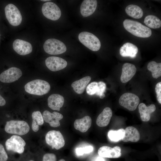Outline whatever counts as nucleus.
<instances>
[{"instance_id": "obj_1", "label": "nucleus", "mask_w": 161, "mask_h": 161, "mask_svg": "<svg viewBox=\"0 0 161 161\" xmlns=\"http://www.w3.org/2000/svg\"><path fill=\"white\" fill-rule=\"evenodd\" d=\"M125 29L132 35L140 38H148L152 34L151 30L140 23L129 19H126L123 22Z\"/></svg>"}, {"instance_id": "obj_2", "label": "nucleus", "mask_w": 161, "mask_h": 161, "mask_svg": "<svg viewBox=\"0 0 161 161\" xmlns=\"http://www.w3.org/2000/svg\"><path fill=\"white\" fill-rule=\"evenodd\" d=\"M25 91L30 94L42 95L48 93L50 91V86L47 81L40 79L31 81L24 86Z\"/></svg>"}, {"instance_id": "obj_3", "label": "nucleus", "mask_w": 161, "mask_h": 161, "mask_svg": "<svg viewBox=\"0 0 161 161\" xmlns=\"http://www.w3.org/2000/svg\"><path fill=\"white\" fill-rule=\"evenodd\" d=\"M5 130L9 134L22 135L29 132L30 127L25 121L11 120L7 122Z\"/></svg>"}, {"instance_id": "obj_4", "label": "nucleus", "mask_w": 161, "mask_h": 161, "mask_svg": "<svg viewBox=\"0 0 161 161\" xmlns=\"http://www.w3.org/2000/svg\"><path fill=\"white\" fill-rule=\"evenodd\" d=\"M78 38L80 41L90 50L97 51L100 49L101 43L99 39L91 33L87 32H81Z\"/></svg>"}, {"instance_id": "obj_5", "label": "nucleus", "mask_w": 161, "mask_h": 161, "mask_svg": "<svg viewBox=\"0 0 161 161\" xmlns=\"http://www.w3.org/2000/svg\"><path fill=\"white\" fill-rule=\"evenodd\" d=\"M43 48L47 53L52 55L62 54L66 50L65 44L60 40L55 38L47 40L44 43Z\"/></svg>"}, {"instance_id": "obj_6", "label": "nucleus", "mask_w": 161, "mask_h": 161, "mask_svg": "<svg viewBox=\"0 0 161 161\" xmlns=\"http://www.w3.org/2000/svg\"><path fill=\"white\" fill-rule=\"evenodd\" d=\"M6 18L10 24L14 26L19 25L22 20V17L18 8L14 4H10L4 9Z\"/></svg>"}, {"instance_id": "obj_7", "label": "nucleus", "mask_w": 161, "mask_h": 161, "mask_svg": "<svg viewBox=\"0 0 161 161\" xmlns=\"http://www.w3.org/2000/svg\"><path fill=\"white\" fill-rule=\"evenodd\" d=\"M46 143L52 148L58 150L63 147L65 143L63 136L59 131H49L45 136Z\"/></svg>"}, {"instance_id": "obj_8", "label": "nucleus", "mask_w": 161, "mask_h": 161, "mask_svg": "<svg viewBox=\"0 0 161 161\" xmlns=\"http://www.w3.org/2000/svg\"><path fill=\"white\" fill-rule=\"evenodd\" d=\"M119 104L122 106L130 111H133L137 108L140 102V99L136 95L126 93L120 97Z\"/></svg>"}, {"instance_id": "obj_9", "label": "nucleus", "mask_w": 161, "mask_h": 161, "mask_svg": "<svg viewBox=\"0 0 161 161\" xmlns=\"http://www.w3.org/2000/svg\"><path fill=\"white\" fill-rule=\"evenodd\" d=\"M41 10L44 16L52 20H58L61 15V11L59 7L52 2L44 3L42 6Z\"/></svg>"}, {"instance_id": "obj_10", "label": "nucleus", "mask_w": 161, "mask_h": 161, "mask_svg": "<svg viewBox=\"0 0 161 161\" xmlns=\"http://www.w3.org/2000/svg\"><path fill=\"white\" fill-rule=\"evenodd\" d=\"M26 145L24 140L20 136L13 135L8 139L5 142L6 149L19 154L23 153Z\"/></svg>"}, {"instance_id": "obj_11", "label": "nucleus", "mask_w": 161, "mask_h": 161, "mask_svg": "<svg viewBox=\"0 0 161 161\" xmlns=\"http://www.w3.org/2000/svg\"><path fill=\"white\" fill-rule=\"evenodd\" d=\"M22 74V72L19 68L11 67L0 74V81L3 83L13 82L19 79Z\"/></svg>"}, {"instance_id": "obj_12", "label": "nucleus", "mask_w": 161, "mask_h": 161, "mask_svg": "<svg viewBox=\"0 0 161 161\" xmlns=\"http://www.w3.org/2000/svg\"><path fill=\"white\" fill-rule=\"evenodd\" d=\"M47 67L51 71L55 72L65 68L67 62L64 59L55 56L49 57L45 60Z\"/></svg>"}, {"instance_id": "obj_13", "label": "nucleus", "mask_w": 161, "mask_h": 161, "mask_svg": "<svg viewBox=\"0 0 161 161\" xmlns=\"http://www.w3.org/2000/svg\"><path fill=\"white\" fill-rule=\"evenodd\" d=\"M13 48L16 53L22 55L30 53L32 50V46L30 43L20 39H16L14 41Z\"/></svg>"}, {"instance_id": "obj_14", "label": "nucleus", "mask_w": 161, "mask_h": 161, "mask_svg": "<svg viewBox=\"0 0 161 161\" xmlns=\"http://www.w3.org/2000/svg\"><path fill=\"white\" fill-rule=\"evenodd\" d=\"M98 153L99 156L102 157L118 158L121 155V149L118 146L112 148L109 146H103L99 149Z\"/></svg>"}, {"instance_id": "obj_15", "label": "nucleus", "mask_w": 161, "mask_h": 161, "mask_svg": "<svg viewBox=\"0 0 161 161\" xmlns=\"http://www.w3.org/2000/svg\"><path fill=\"white\" fill-rule=\"evenodd\" d=\"M42 116L45 121L53 127L59 126L60 125L59 121L63 117V115L61 113L55 112L51 113L47 110L43 112Z\"/></svg>"}, {"instance_id": "obj_16", "label": "nucleus", "mask_w": 161, "mask_h": 161, "mask_svg": "<svg viewBox=\"0 0 161 161\" xmlns=\"http://www.w3.org/2000/svg\"><path fill=\"white\" fill-rule=\"evenodd\" d=\"M136 70V67L134 64L129 63L124 64L120 77L121 82L125 83L129 81L135 74Z\"/></svg>"}, {"instance_id": "obj_17", "label": "nucleus", "mask_w": 161, "mask_h": 161, "mask_svg": "<svg viewBox=\"0 0 161 161\" xmlns=\"http://www.w3.org/2000/svg\"><path fill=\"white\" fill-rule=\"evenodd\" d=\"M97 5L96 0H84L80 7V13L84 17L92 15L95 11Z\"/></svg>"}, {"instance_id": "obj_18", "label": "nucleus", "mask_w": 161, "mask_h": 161, "mask_svg": "<svg viewBox=\"0 0 161 161\" xmlns=\"http://www.w3.org/2000/svg\"><path fill=\"white\" fill-rule=\"evenodd\" d=\"M64 98L63 97L58 94L51 95L48 98V105L51 109L59 111L63 105Z\"/></svg>"}, {"instance_id": "obj_19", "label": "nucleus", "mask_w": 161, "mask_h": 161, "mask_svg": "<svg viewBox=\"0 0 161 161\" xmlns=\"http://www.w3.org/2000/svg\"><path fill=\"white\" fill-rule=\"evenodd\" d=\"M138 51L137 47L129 42L124 44L120 49V53L123 57L135 58Z\"/></svg>"}, {"instance_id": "obj_20", "label": "nucleus", "mask_w": 161, "mask_h": 161, "mask_svg": "<svg viewBox=\"0 0 161 161\" xmlns=\"http://www.w3.org/2000/svg\"><path fill=\"white\" fill-rule=\"evenodd\" d=\"M112 114V110L110 108L106 107L105 108L97 118V125L101 127L106 126L110 121Z\"/></svg>"}, {"instance_id": "obj_21", "label": "nucleus", "mask_w": 161, "mask_h": 161, "mask_svg": "<svg viewBox=\"0 0 161 161\" xmlns=\"http://www.w3.org/2000/svg\"><path fill=\"white\" fill-rule=\"evenodd\" d=\"M138 109L142 120L147 122L150 119L151 114L155 111L156 106L153 104L147 106L144 103H141L139 105Z\"/></svg>"}, {"instance_id": "obj_22", "label": "nucleus", "mask_w": 161, "mask_h": 161, "mask_svg": "<svg viewBox=\"0 0 161 161\" xmlns=\"http://www.w3.org/2000/svg\"><path fill=\"white\" fill-rule=\"evenodd\" d=\"M92 120L90 117L86 116L83 117L76 119L74 122L75 128L82 132H86L90 127Z\"/></svg>"}, {"instance_id": "obj_23", "label": "nucleus", "mask_w": 161, "mask_h": 161, "mask_svg": "<svg viewBox=\"0 0 161 161\" xmlns=\"http://www.w3.org/2000/svg\"><path fill=\"white\" fill-rule=\"evenodd\" d=\"M140 137L139 132L137 129L133 126H129L125 130L124 136L122 140L124 142L130 141L135 142L139 140Z\"/></svg>"}, {"instance_id": "obj_24", "label": "nucleus", "mask_w": 161, "mask_h": 161, "mask_svg": "<svg viewBox=\"0 0 161 161\" xmlns=\"http://www.w3.org/2000/svg\"><path fill=\"white\" fill-rule=\"evenodd\" d=\"M91 79L89 76L84 77L72 83L71 86L76 93L79 94H81L84 92Z\"/></svg>"}, {"instance_id": "obj_25", "label": "nucleus", "mask_w": 161, "mask_h": 161, "mask_svg": "<svg viewBox=\"0 0 161 161\" xmlns=\"http://www.w3.org/2000/svg\"><path fill=\"white\" fill-rule=\"evenodd\" d=\"M126 13L129 16L136 19H139L143 15L142 10L139 6L130 4L127 6L125 8Z\"/></svg>"}, {"instance_id": "obj_26", "label": "nucleus", "mask_w": 161, "mask_h": 161, "mask_svg": "<svg viewBox=\"0 0 161 161\" xmlns=\"http://www.w3.org/2000/svg\"><path fill=\"white\" fill-rule=\"evenodd\" d=\"M32 128L34 132L37 131L39 128V125H42L44 123L43 116L39 111H34L32 114Z\"/></svg>"}, {"instance_id": "obj_27", "label": "nucleus", "mask_w": 161, "mask_h": 161, "mask_svg": "<svg viewBox=\"0 0 161 161\" xmlns=\"http://www.w3.org/2000/svg\"><path fill=\"white\" fill-rule=\"evenodd\" d=\"M144 22L146 26L151 28H159L161 26L160 20L154 15L147 16L144 19Z\"/></svg>"}, {"instance_id": "obj_28", "label": "nucleus", "mask_w": 161, "mask_h": 161, "mask_svg": "<svg viewBox=\"0 0 161 161\" xmlns=\"http://www.w3.org/2000/svg\"><path fill=\"white\" fill-rule=\"evenodd\" d=\"M147 69L151 72L154 78L157 79L161 76V63H157L153 61L149 62L147 65Z\"/></svg>"}, {"instance_id": "obj_29", "label": "nucleus", "mask_w": 161, "mask_h": 161, "mask_svg": "<svg viewBox=\"0 0 161 161\" xmlns=\"http://www.w3.org/2000/svg\"><path fill=\"white\" fill-rule=\"evenodd\" d=\"M124 134L125 130L120 129L117 130H110L108 132V136L110 140L116 142L122 140Z\"/></svg>"}, {"instance_id": "obj_30", "label": "nucleus", "mask_w": 161, "mask_h": 161, "mask_svg": "<svg viewBox=\"0 0 161 161\" xmlns=\"http://www.w3.org/2000/svg\"><path fill=\"white\" fill-rule=\"evenodd\" d=\"M93 150V147L91 145L77 148L75 150L76 154L78 156L82 155L84 154L89 153Z\"/></svg>"}, {"instance_id": "obj_31", "label": "nucleus", "mask_w": 161, "mask_h": 161, "mask_svg": "<svg viewBox=\"0 0 161 161\" xmlns=\"http://www.w3.org/2000/svg\"><path fill=\"white\" fill-rule=\"evenodd\" d=\"M98 82L94 81L89 84L86 87V92L89 95H95L98 89Z\"/></svg>"}, {"instance_id": "obj_32", "label": "nucleus", "mask_w": 161, "mask_h": 161, "mask_svg": "<svg viewBox=\"0 0 161 161\" xmlns=\"http://www.w3.org/2000/svg\"><path fill=\"white\" fill-rule=\"evenodd\" d=\"M98 89L95 95L99 96L101 99H103L105 96L104 94L106 88V83L103 81L98 82Z\"/></svg>"}, {"instance_id": "obj_33", "label": "nucleus", "mask_w": 161, "mask_h": 161, "mask_svg": "<svg viewBox=\"0 0 161 161\" xmlns=\"http://www.w3.org/2000/svg\"><path fill=\"white\" fill-rule=\"evenodd\" d=\"M157 95V98L158 102L161 104V82L157 83L155 88Z\"/></svg>"}, {"instance_id": "obj_34", "label": "nucleus", "mask_w": 161, "mask_h": 161, "mask_svg": "<svg viewBox=\"0 0 161 161\" xmlns=\"http://www.w3.org/2000/svg\"><path fill=\"white\" fill-rule=\"evenodd\" d=\"M8 156L3 145L0 143V161H6Z\"/></svg>"}, {"instance_id": "obj_35", "label": "nucleus", "mask_w": 161, "mask_h": 161, "mask_svg": "<svg viewBox=\"0 0 161 161\" xmlns=\"http://www.w3.org/2000/svg\"><path fill=\"white\" fill-rule=\"evenodd\" d=\"M56 157L53 153H47L45 154L43 158L42 161H56Z\"/></svg>"}, {"instance_id": "obj_36", "label": "nucleus", "mask_w": 161, "mask_h": 161, "mask_svg": "<svg viewBox=\"0 0 161 161\" xmlns=\"http://www.w3.org/2000/svg\"><path fill=\"white\" fill-rule=\"evenodd\" d=\"M6 104L5 99L0 95V106H3Z\"/></svg>"}, {"instance_id": "obj_37", "label": "nucleus", "mask_w": 161, "mask_h": 161, "mask_svg": "<svg viewBox=\"0 0 161 161\" xmlns=\"http://www.w3.org/2000/svg\"><path fill=\"white\" fill-rule=\"evenodd\" d=\"M95 161H105L104 159L101 157H98Z\"/></svg>"}, {"instance_id": "obj_38", "label": "nucleus", "mask_w": 161, "mask_h": 161, "mask_svg": "<svg viewBox=\"0 0 161 161\" xmlns=\"http://www.w3.org/2000/svg\"><path fill=\"white\" fill-rule=\"evenodd\" d=\"M41 1H49L50 0H41Z\"/></svg>"}, {"instance_id": "obj_39", "label": "nucleus", "mask_w": 161, "mask_h": 161, "mask_svg": "<svg viewBox=\"0 0 161 161\" xmlns=\"http://www.w3.org/2000/svg\"><path fill=\"white\" fill-rule=\"evenodd\" d=\"M58 161H65V160H64L63 159H62Z\"/></svg>"}, {"instance_id": "obj_40", "label": "nucleus", "mask_w": 161, "mask_h": 161, "mask_svg": "<svg viewBox=\"0 0 161 161\" xmlns=\"http://www.w3.org/2000/svg\"><path fill=\"white\" fill-rule=\"evenodd\" d=\"M33 161V160H30V161Z\"/></svg>"}, {"instance_id": "obj_41", "label": "nucleus", "mask_w": 161, "mask_h": 161, "mask_svg": "<svg viewBox=\"0 0 161 161\" xmlns=\"http://www.w3.org/2000/svg\"></svg>"}]
</instances>
